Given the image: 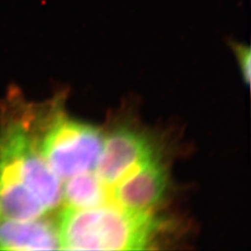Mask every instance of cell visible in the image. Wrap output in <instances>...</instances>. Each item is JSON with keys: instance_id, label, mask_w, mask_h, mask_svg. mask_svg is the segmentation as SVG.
Returning a JSON list of instances; mask_svg holds the SVG:
<instances>
[{"instance_id": "1", "label": "cell", "mask_w": 251, "mask_h": 251, "mask_svg": "<svg viewBox=\"0 0 251 251\" xmlns=\"http://www.w3.org/2000/svg\"><path fill=\"white\" fill-rule=\"evenodd\" d=\"M157 223L149 211L117 204L67 207L60 216V248L69 251L145 250Z\"/></svg>"}, {"instance_id": "2", "label": "cell", "mask_w": 251, "mask_h": 251, "mask_svg": "<svg viewBox=\"0 0 251 251\" xmlns=\"http://www.w3.org/2000/svg\"><path fill=\"white\" fill-rule=\"evenodd\" d=\"M104 139L93 126L68 119L57 120L46 133L40 152L62 179L94 169Z\"/></svg>"}, {"instance_id": "3", "label": "cell", "mask_w": 251, "mask_h": 251, "mask_svg": "<svg viewBox=\"0 0 251 251\" xmlns=\"http://www.w3.org/2000/svg\"><path fill=\"white\" fill-rule=\"evenodd\" d=\"M152 158V148L144 136L119 129L104 142L95 168L98 177L109 186Z\"/></svg>"}, {"instance_id": "4", "label": "cell", "mask_w": 251, "mask_h": 251, "mask_svg": "<svg viewBox=\"0 0 251 251\" xmlns=\"http://www.w3.org/2000/svg\"><path fill=\"white\" fill-rule=\"evenodd\" d=\"M115 185L113 198L116 204L136 211H149L161 200L167 176L161 165L152 158Z\"/></svg>"}, {"instance_id": "5", "label": "cell", "mask_w": 251, "mask_h": 251, "mask_svg": "<svg viewBox=\"0 0 251 251\" xmlns=\"http://www.w3.org/2000/svg\"><path fill=\"white\" fill-rule=\"evenodd\" d=\"M60 249L59 233L40 220H0V251H50Z\"/></svg>"}, {"instance_id": "6", "label": "cell", "mask_w": 251, "mask_h": 251, "mask_svg": "<svg viewBox=\"0 0 251 251\" xmlns=\"http://www.w3.org/2000/svg\"><path fill=\"white\" fill-rule=\"evenodd\" d=\"M105 186L97 174L87 171L67 179L62 192L70 207L88 208L103 204L107 198Z\"/></svg>"}, {"instance_id": "7", "label": "cell", "mask_w": 251, "mask_h": 251, "mask_svg": "<svg viewBox=\"0 0 251 251\" xmlns=\"http://www.w3.org/2000/svg\"><path fill=\"white\" fill-rule=\"evenodd\" d=\"M229 45L231 46L233 52L238 60V63L241 68L243 78L248 84L251 81V50L248 46L243 45L236 41L229 40Z\"/></svg>"}]
</instances>
